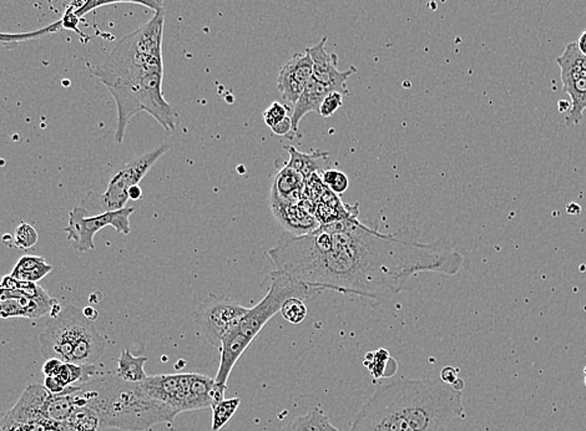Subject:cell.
<instances>
[{
	"mask_svg": "<svg viewBox=\"0 0 586 431\" xmlns=\"http://www.w3.org/2000/svg\"><path fill=\"white\" fill-rule=\"evenodd\" d=\"M332 92H337V90L331 85H326V84L316 82L315 79H311L305 92H302L301 97L292 107V115L290 116L291 122H292V135H296L298 127H300V122L308 112L313 111L318 114L323 99Z\"/></svg>",
	"mask_w": 586,
	"mask_h": 431,
	"instance_id": "18",
	"label": "cell"
},
{
	"mask_svg": "<svg viewBox=\"0 0 586 431\" xmlns=\"http://www.w3.org/2000/svg\"><path fill=\"white\" fill-rule=\"evenodd\" d=\"M320 293L321 290H311L307 285L297 283L281 271L276 269L272 272L270 287L264 300L254 308H249L221 342V361L215 376V383L219 391H226L231 371L241 355L245 353L264 327L280 313L286 300L293 297L303 300H311Z\"/></svg>",
	"mask_w": 586,
	"mask_h": 431,
	"instance_id": "4",
	"label": "cell"
},
{
	"mask_svg": "<svg viewBox=\"0 0 586 431\" xmlns=\"http://www.w3.org/2000/svg\"><path fill=\"white\" fill-rule=\"evenodd\" d=\"M14 246L19 249H31L36 246L39 241V234L31 224L21 222L14 232Z\"/></svg>",
	"mask_w": 586,
	"mask_h": 431,
	"instance_id": "29",
	"label": "cell"
},
{
	"mask_svg": "<svg viewBox=\"0 0 586 431\" xmlns=\"http://www.w3.org/2000/svg\"><path fill=\"white\" fill-rule=\"evenodd\" d=\"M116 3H134V4H141L156 11H163V0H107L109 4H116Z\"/></svg>",
	"mask_w": 586,
	"mask_h": 431,
	"instance_id": "35",
	"label": "cell"
},
{
	"mask_svg": "<svg viewBox=\"0 0 586 431\" xmlns=\"http://www.w3.org/2000/svg\"><path fill=\"white\" fill-rule=\"evenodd\" d=\"M46 262L43 257H38V256H23L21 259L16 262V267L13 269L11 275H16V274L23 273L26 271H31L39 266V264Z\"/></svg>",
	"mask_w": 586,
	"mask_h": 431,
	"instance_id": "33",
	"label": "cell"
},
{
	"mask_svg": "<svg viewBox=\"0 0 586 431\" xmlns=\"http://www.w3.org/2000/svg\"><path fill=\"white\" fill-rule=\"evenodd\" d=\"M59 303L50 305L34 300L19 290L0 287V318H29L36 320L44 315H58L62 310Z\"/></svg>",
	"mask_w": 586,
	"mask_h": 431,
	"instance_id": "15",
	"label": "cell"
},
{
	"mask_svg": "<svg viewBox=\"0 0 586 431\" xmlns=\"http://www.w3.org/2000/svg\"><path fill=\"white\" fill-rule=\"evenodd\" d=\"M576 45L579 48V50L581 51V54L586 56V31H584V33H581V36H579V40L576 43Z\"/></svg>",
	"mask_w": 586,
	"mask_h": 431,
	"instance_id": "44",
	"label": "cell"
},
{
	"mask_svg": "<svg viewBox=\"0 0 586 431\" xmlns=\"http://www.w3.org/2000/svg\"><path fill=\"white\" fill-rule=\"evenodd\" d=\"M286 150L290 153V161L287 166L300 173L305 181L311 178L312 175L321 173L320 161L327 158L328 155L326 153H302L293 148H286Z\"/></svg>",
	"mask_w": 586,
	"mask_h": 431,
	"instance_id": "23",
	"label": "cell"
},
{
	"mask_svg": "<svg viewBox=\"0 0 586 431\" xmlns=\"http://www.w3.org/2000/svg\"><path fill=\"white\" fill-rule=\"evenodd\" d=\"M0 431H29L26 424L16 420L9 411L0 416Z\"/></svg>",
	"mask_w": 586,
	"mask_h": 431,
	"instance_id": "34",
	"label": "cell"
},
{
	"mask_svg": "<svg viewBox=\"0 0 586 431\" xmlns=\"http://www.w3.org/2000/svg\"><path fill=\"white\" fill-rule=\"evenodd\" d=\"M271 208L276 219L292 236L310 234L320 227L315 214L306 206H302V201L298 203L282 202L271 197Z\"/></svg>",
	"mask_w": 586,
	"mask_h": 431,
	"instance_id": "16",
	"label": "cell"
},
{
	"mask_svg": "<svg viewBox=\"0 0 586 431\" xmlns=\"http://www.w3.org/2000/svg\"><path fill=\"white\" fill-rule=\"evenodd\" d=\"M50 394V391L40 384L26 386L19 400L16 401V405L9 410V414L26 425L36 419L44 418L43 410Z\"/></svg>",
	"mask_w": 586,
	"mask_h": 431,
	"instance_id": "17",
	"label": "cell"
},
{
	"mask_svg": "<svg viewBox=\"0 0 586 431\" xmlns=\"http://www.w3.org/2000/svg\"><path fill=\"white\" fill-rule=\"evenodd\" d=\"M45 431H70L67 421H50L46 425Z\"/></svg>",
	"mask_w": 586,
	"mask_h": 431,
	"instance_id": "41",
	"label": "cell"
},
{
	"mask_svg": "<svg viewBox=\"0 0 586 431\" xmlns=\"http://www.w3.org/2000/svg\"><path fill=\"white\" fill-rule=\"evenodd\" d=\"M70 431H102V421L97 411L89 406H79L67 420Z\"/></svg>",
	"mask_w": 586,
	"mask_h": 431,
	"instance_id": "25",
	"label": "cell"
},
{
	"mask_svg": "<svg viewBox=\"0 0 586 431\" xmlns=\"http://www.w3.org/2000/svg\"><path fill=\"white\" fill-rule=\"evenodd\" d=\"M148 361L146 356H135L130 350L124 349L119 356L115 374L128 383H141L148 376L143 369Z\"/></svg>",
	"mask_w": 586,
	"mask_h": 431,
	"instance_id": "22",
	"label": "cell"
},
{
	"mask_svg": "<svg viewBox=\"0 0 586 431\" xmlns=\"http://www.w3.org/2000/svg\"><path fill=\"white\" fill-rule=\"evenodd\" d=\"M349 431H416L387 400L381 389L362 406Z\"/></svg>",
	"mask_w": 586,
	"mask_h": 431,
	"instance_id": "12",
	"label": "cell"
},
{
	"mask_svg": "<svg viewBox=\"0 0 586 431\" xmlns=\"http://www.w3.org/2000/svg\"><path fill=\"white\" fill-rule=\"evenodd\" d=\"M313 74V62L308 50L293 54L290 60L281 67L277 77V90L281 97L291 107L296 104L305 92Z\"/></svg>",
	"mask_w": 586,
	"mask_h": 431,
	"instance_id": "13",
	"label": "cell"
},
{
	"mask_svg": "<svg viewBox=\"0 0 586 431\" xmlns=\"http://www.w3.org/2000/svg\"><path fill=\"white\" fill-rule=\"evenodd\" d=\"M140 386L146 395L163 403L178 415L211 408L224 400V391L216 386L215 378L196 373L148 376Z\"/></svg>",
	"mask_w": 586,
	"mask_h": 431,
	"instance_id": "7",
	"label": "cell"
},
{
	"mask_svg": "<svg viewBox=\"0 0 586 431\" xmlns=\"http://www.w3.org/2000/svg\"><path fill=\"white\" fill-rule=\"evenodd\" d=\"M280 313L291 324H301L302 322L306 320L307 308L303 300L293 297L286 300Z\"/></svg>",
	"mask_w": 586,
	"mask_h": 431,
	"instance_id": "28",
	"label": "cell"
},
{
	"mask_svg": "<svg viewBox=\"0 0 586 431\" xmlns=\"http://www.w3.org/2000/svg\"><path fill=\"white\" fill-rule=\"evenodd\" d=\"M343 97H344V95L340 92H330V94L323 99L318 114H320L322 117L333 116V114L343 105Z\"/></svg>",
	"mask_w": 586,
	"mask_h": 431,
	"instance_id": "31",
	"label": "cell"
},
{
	"mask_svg": "<svg viewBox=\"0 0 586 431\" xmlns=\"http://www.w3.org/2000/svg\"><path fill=\"white\" fill-rule=\"evenodd\" d=\"M44 386H45L48 391H50L51 394H60V393H64V391H67V388L63 386L60 381H58V378L55 376H45V379H44Z\"/></svg>",
	"mask_w": 586,
	"mask_h": 431,
	"instance_id": "36",
	"label": "cell"
},
{
	"mask_svg": "<svg viewBox=\"0 0 586 431\" xmlns=\"http://www.w3.org/2000/svg\"><path fill=\"white\" fill-rule=\"evenodd\" d=\"M134 211V207H125L89 216L87 208L77 206L69 212V222L64 232L67 234V239L72 241V247L79 252L94 251L95 234L107 226H112L119 234H130L131 229L129 221Z\"/></svg>",
	"mask_w": 586,
	"mask_h": 431,
	"instance_id": "8",
	"label": "cell"
},
{
	"mask_svg": "<svg viewBox=\"0 0 586 431\" xmlns=\"http://www.w3.org/2000/svg\"><path fill=\"white\" fill-rule=\"evenodd\" d=\"M82 386H70L60 394H50L43 410V416L46 420L67 421L77 406L74 396Z\"/></svg>",
	"mask_w": 586,
	"mask_h": 431,
	"instance_id": "20",
	"label": "cell"
},
{
	"mask_svg": "<svg viewBox=\"0 0 586 431\" xmlns=\"http://www.w3.org/2000/svg\"><path fill=\"white\" fill-rule=\"evenodd\" d=\"M82 313H84V315L87 317V320H92V322L97 320V315H99L97 310H94L92 307H87V308H84V310H82Z\"/></svg>",
	"mask_w": 586,
	"mask_h": 431,
	"instance_id": "43",
	"label": "cell"
},
{
	"mask_svg": "<svg viewBox=\"0 0 586 431\" xmlns=\"http://www.w3.org/2000/svg\"><path fill=\"white\" fill-rule=\"evenodd\" d=\"M0 48H6V45H4V43H3V40H1V34H0Z\"/></svg>",
	"mask_w": 586,
	"mask_h": 431,
	"instance_id": "45",
	"label": "cell"
},
{
	"mask_svg": "<svg viewBox=\"0 0 586 431\" xmlns=\"http://www.w3.org/2000/svg\"><path fill=\"white\" fill-rule=\"evenodd\" d=\"M286 117H287V107L282 105L281 102H272L270 107L264 112V120L270 129L276 126L282 120H285Z\"/></svg>",
	"mask_w": 586,
	"mask_h": 431,
	"instance_id": "32",
	"label": "cell"
},
{
	"mask_svg": "<svg viewBox=\"0 0 586 431\" xmlns=\"http://www.w3.org/2000/svg\"><path fill=\"white\" fill-rule=\"evenodd\" d=\"M303 193L305 180L300 173H297L295 170L286 165L276 178L271 197L282 202L298 203L303 200Z\"/></svg>",
	"mask_w": 586,
	"mask_h": 431,
	"instance_id": "19",
	"label": "cell"
},
{
	"mask_svg": "<svg viewBox=\"0 0 586 431\" xmlns=\"http://www.w3.org/2000/svg\"><path fill=\"white\" fill-rule=\"evenodd\" d=\"M170 148L171 146L168 143H163L153 151H148L139 158H134L130 163H125L123 168L112 176L105 192L102 195L92 192V196L97 200L99 206L97 208H100V213L117 211L126 207V203L130 200V187L139 185L153 165L158 163V158L168 153Z\"/></svg>",
	"mask_w": 586,
	"mask_h": 431,
	"instance_id": "9",
	"label": "cell"
},
{
	"mask_svg": "<svg viewBox=\"0 0 586 431\" xmlns=\"http://www.w3.org/2000/svg\"><path fill=\"white\" fill-rule=\"evenodd\" d=\"M63 363L64 361L58 359V358H50V359L45 361V364L43 366V373L45 374V376H55Z\"/></svg>",
	"mask_w": 586,
	"mask_h": 431,
	"instance_id": "38",
	"label": "cell"
},
{
	"mask_svg": "<svg viewBox=\"0 0 586 431\" xmlns=\"http://www.w3.org/2000/svg\"><path fill=\"white\" fill-rule=\"evenodd\" d=\"M41 354L65 363L95 366L107 349V340L75 305L63 307L50 317L39 335Z\"/></svg>",
	"mask_w": 586,
	"mask_h": 431,
	"instance_id": "6",
	"label": "cell"
},
{
	"mask_svg": "<svg viewBox=\"0 0 586 431\" xmlns=\"http://www.w3.org/2000/svg\"><path fill=\"white\" fill-rule=\"evenodd\" d=\"M281 431H342L332 425L328 416L322 410L321 406H316L305 415L297 416L288 421Z\"/></svg>",
	"mask_w": 586,
	"mask_h": 431,
	"instance_id": "21",
	"label": "cell"
},
{
	"mask_svg": "<svg viewBox=\"0 0 586 431\" xmlns=\"http://www.w3.org/2000/svg\"><path fill=\"white\" fill-rule=\"evenodd\" d=\"M129 198L133 200V201H139V200L143 198V190H141V187H140L139 185L130 187V190H129Z\"/></svg>",
	"mask_w": 586,
	"mask_h": 431,
	"instance_id": "42",
	"label": "cell"
},
{
	"mask_svg": "<svg viewBox=\"0 0 586 431\" xmlns=\"http://www.w3.org/2000/svg\"><path fill=\"white\" fill-rule=\"evenodd\" d=\"M165 11L117 43L107 59L92 67V77L107 87L116 102L115 141L121 143L131 117L148 112L166 131H173L179 112L163 97V36Z\"/></svg>",
	"mask_w": 586,
	"mask_h": 431,
	"instance_id": "2",
	"label": "cell"
},
{
	"mask_svg": "<svg viewBox=\"0 0 586 431\" xmlns=\"http://www.w3.org/2000/svg\"><path fill=\"white\" fill-rule=\"evenodd\" d=\"M327 36H325L318 44L307 48L311 55L313 62V74L312 79L316 82L331 85L337 92H342L344 97L349 95L347 90V80L357 72L354 66H351L348 70L341 71L338 69V58L336 54H330L326 50Z\"/></svg>",
	"mask_w": 586,
	"mask_h": 431,
	"instance_id": "14",
	"label": "cell"
},
{
	"mask_svg": "<svg viewBox=\"0 0 586 431\" xmlns=\"http://www.w3.org/2000/svg\"><path fill=\"white\" fill-rule=\"evenodd\" d=\"M77 23H79V18L70 11H67L62 21V24L64 26V28H67V29H75V31H77Z\"/></svg>",
	"mask_w": 586,
	"mask_h": 431,
	"instance_id": "40",
	"label": "cell"
},
{
	"mask_svg": "<svg viewBox=\"0 0 586 431\" xmlns=\"http://www.w3.org/2000/svg\"><path fill=\"white\" fill-rule=\"evenodd\" d=\"M556 62L560 66L563 90L570 97L566 122L577 126L586 110V56L581 54L576 43H570Z\"/></svg>",
	"mask_w": 586,
	"mask_h": 431,
	"instance_id": "10",
	"label": "cell"
},
{
	"mask_svg": "<svg viewBox=\"0 0 586 431\" xmlns=\"http://www.w3.org/2000/svg\"><path fill=\"white\" fill-rule=\"evenodd\" d=\"M268 256L277 271L311 290L371 300L391 298L413 274L440 264L430 246L381 234L357 217L322 224L302 236H285Z\"/></svg>",
	"mask_w": 586,
	"mask_h": 431,
	"instance_id": "1",
	"label": "cell"
},
{
	"mask_svg": "<svg viewBox=\"0 0 586 431\" xmlns=\"http://www.w3.org/2000/svg\"><path fill=\"white\" fill-rule=\"evenodd\" d=\"M240 404V398H232V399H224L211 406L212 408V422H211L212 431L221 430L236 414Z\"/></svg>",
	"mask_w": 586,
	"mask_h": 431,
	"instance_id": "27",
	"label": "cell"
},
{
	"mask_svg": "<svg viewBox=\"0 0 586 431\" xmlns=\"http://www.w3.org/2000/svg\"><path fill=\"white\" fill-rule=\"evenodd\" d=\"M249 308L224 297L211 295L200 305L195 320L210 344L221 348L224 335L245 315Z\"/></svg>",
	"mask_w": 586,
	"mask_h": 431,
	"instance_id": "11",
	"label": "cell"
},
{
	"mask_svg": "<svg viewBox=\"0 0 586 431\" xmlns=\"http://www.w3.org/2000/svg\"><path fill=\"white\" fill-rule=\"evenodd\" d=\"M363 364L372 374L374 379L394 376L397 371V363L386 349L369 351L364 356Z\"/></svg>",
	"mask_w": 586,
	"mask_h": 431,
	"instance_id": "24",
	"label": "cell"
},
{
	"mask_svg": "<svg viewBox=\"0 0 586 431\" xmlns=\"http://www.w3.org/2000/svg\"><path fill=\"white\" fill-rule=\"evenodd\" d=\"M272 132L277 135V136H287V135H292V122H291V117H286L285 120L278 122L276 126L271 129Z\"/></svg>",
	"mask_w": 586,
	"mask_h": 431,
	"instance_id": "37",
	"label": "cell"
},
{
	"mask_svg": "<svg viewBox=\"0 0 586 431\" xmlns=\"http://www.w3.org/2000/svg\"><path fill=\"white\" fill-rule=\"evenodd\" d=\"M97 374L95 366H80L75 363H63L59 371L56 373L55 378L62 383L63 386H74L77 383H85L90 376Z\"/></svg>",
	"mask_w": 586,
	"mask_h": 431,
	"instance_id": "26",
	"label": "cell"
},
{
	"mask_svg": "<svg viewBox=\"0 0 586 431\" xmlns=\"http://www.w3.org/2000/svg\"><path fill=\"white\" fill-rule=\"evenodd\" d=\"M85 406L100 416L102 429L146 430L163 422H173L178 414L163 403L143 393L140 383L124 381L115 374L107 376L97 388L80 391Z\"/></svg>",
	"mask_w": 586,
	"mask_h": 431,
	"instance_id": "3",
	"label": "cell"
},
{
	"mask_svg": "<svg viewBox=\"0 0 586 431\" xmlns=\"http://www.w3.org/2000/svg\"><path fill=\"white\" fill-rule=\"evenodd\" d=\"M440 379H442L444 384L453 386L454 383L458 379V371H455L453 366H445L440 371Z\"/></svg>",
	"mask_w": 586,
	"mask_h": 431,
	"instance_id": "39",
	"label": "cell"
},
{
	"mask_svg": "<svg viewBox=\"0 0 586 431\" xmlns=\"http://www.w3.org/2000/svg\"><path fill=\"white\" fill-rule=\"evenodd\" d=\"M320 173H321L320 178H321L322 182L326 185L330 191L337 195L346 192L348 185H349L346 173H341L338 170H326Z\"/></svg>",
	"mask_w": 586,
	"mask_h": 431,
	"instance_id": "30",
	"label": "cell"
},
{
	"mask_svg": "<svg viewBox=\"0 0 586 431\" xmlns=\"http://www.w3.org/2000/svg\"><path fill=\"white\" fill-rule=\"evenodd\" d=\"M379 389L416 431H443L452 419L464 416L462 393L443 381L399 379Z\"/></svg>",
	"mask_w": 586,
	"mask_h": 431,
	"instance_id": "5",
	"label": "cell"
}]
</instances>
